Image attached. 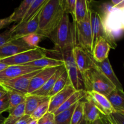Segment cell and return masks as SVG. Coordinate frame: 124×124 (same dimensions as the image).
<instances>
[{"label":"cell","instance_id":"1","mask_svg":"<svg viewBox=\"0 0 124 124\" xmlns=\"http://www.w3.org/2000/svg\"><path fill=\"white\" fill-rule=\"evenodd\" d=\"M64 13V0H47L40 11L38 33L44 38L49 37Z\"/></svg>","mask_w":124,"mask_h":124},{"label":"cell","instance_id":"2","mask_svg":"<svg viewBox=\"0 0 124 124\" xmlns=\"http://www.w3.org/2000/svg\"><path fill=\"white\" fill-rule=\"evenodd\" d=\"M48 38L53 41L57 51L70 50L76 47L75 24L71 23L68 13H64L59 24Z\"/></svg>","mask_w":124,"mask_h":124},{"label":"cell","instance_id":"3","mask_svg":"<svg viewBox=\"0 0 124 124\" xmlns=\"http://www.w3.org/2000/svg\"><path fill=\"white\" fill-rule=\"evenodd\" d=\"M102 24L107 35L110 39L113 48L117 46L116 40L122 37V29L121 18V9L115 8L110 2L102 5Z\"/></svg>","mask_w":124,"mask_h":124},{"label":"cell","instance_id":"4","mask_svg":"<svg viewBox=\"0 0 124 124\" xmlns=\"http://www.w3.org/2000/svg\"><path fill=\"white\" fill-rule=\"evenodd\" d=\"M84 90L95 92L107 97L116 89L114 85L104 76L95 65L82 73Z\"/></svg>","mask_w":124,"mask_h":124},{"label":"cell","instance_id":"5","mask_svg":"<svg viewBox=\"0 0 124 124\" xmlns=\"http://www.w3.org/2000/svg\"><path fill=\"white\" fill-rule=\"evenodd\" d=\"M73 50V49H72ZM72 50L65 51L56 50L61 56V60L64 62V65L69 76L70 83L76 90H84L82 74L79 70L74 59Z\"/></svg>","mask_w":124,"mask_h":124},{"label":"cell","instance_id":"6","mask_svg":"<svg viewBox=\"0 0 124 124\" xmlns=\"http://www.w3.org/2000/svg\"><path fill=\"white\" fill-rule=\"evenodd\" d=\"M74 24L76 32V46L92 54L93 34L90 12L84 21L79 23H74Z\"/></svg>","mask_w":124,"mask_h":124},{"label":"cell","instance_id":"7","mask_svg":"<svg viewBox=\"0 0 124 124\" xmlns=\"http://www.w3.org/2000/svg\"><path fill=\"white\" fill-rule=\"evenodd\" d=\"M41 70L29 73L5 82H0V88L7 92H14L27 95L31 80Z\"/></svg>","mask_w":124,"mask_h":124},{"label":"cell","instance_id":"8","mask_svg":"<svg viewBox=\"0 0 124 124\" xmlns=\"http://www.w3.org/2000/svg\"><path fill=\"white\" fill-rule=\"evenodd\" d=\"M46 56L43 50L39 47H38L34 49L18 53L11 57L2 59L0 61L6 64L8 66L25 65L35 60L41 59Z\"/></svg>","mask_w":124,"mask_h":124},{"label":"cell","instance_id":"9","mask_svg":"<svg viewBox=\"0 0 124 124\" xmlns=\"http://www.w3.org/2000/svg\"><path fill=\"white\" fill-rule=\"evenodd\" d=\"M84 99L93 104L104 116H109L115 112L113 107L106 96L95 92H86Z\"/></svg>","mask_w":124,"mask_h":124},{"label":"cell","instance_id":"10","mask_svg":"<svg viewBox=\"0 0 124 124\" xmlns=\"http://www.w3.org/2000/svg\"><path fill=\"white\" fill-rule=\"evenodd\" d=\"M41 10L27 22L24 24H17L13 25L10 28L14 39L21 38L23 36L29 34L38 33L39 29V18Z\"/></svg>","mask_w":124,"mask_h":124},{"label":"cell","instance_id":"11","mask_svg":"<svg viewBox=\"0 0 124 124\" xmlns=\"http://www.w3.org/2000/svg\"><path fill=\"white\" fill-rule=\"evenodd\" d=\"M90 22L91 25H92V34H93V48L98 39L99 38H103L110 44L111 48H113V46L110 39L107 35L105 29H104L101 15L98 12L92 9L91 7L90 10Z\"/></svg>","mask_w":124,"mask_h":124},{"label":"cell","instance_id":"12","mask_svg":"<svg viewBox=\"0 0 124 124\" xmlns=\"http://www.w3.org/2000/svg\"><path fill=\"white\" fill-rule=\"evenodd\" d=\"M31 49L34 48L27 46L21 38L13 39L0 47V58L4 59Z\"/></svg>","mask_w":124,"mask_h":124},{"label":"cell","instance_id":"13","mask_svg":"<svg viewBox=\"0 0 124 124\" xmlns=\"http://www.w3.org/2000/svg\"><path fill=\"white\" fill-rule=\"evenodd\" d=\"M41 70L29 65H9L0 72V82L16 78L22 75Z\"/></svg>","mask_w":124,"mask_h":124},{"label":"cell","instance_id":"14","mask_svg":"<svg viewBox=\"0 0 124 124\" xmlns=\"http://www.w3.org/2000/svg\"><path fill=\"white\" fill-rule=\"evenodd\" d=\"M74 59L81 74L94 65V59L91 53L78 46L72 50Z\"/></svg>","mask_w":124,"mask_h":124},{"label":"cell","instance_id":"15","mask_svg":"<svg viewBox=\"0 0 124 124\" xmlns=\"http://www.w3.org/2000/svg\"><path fill=\"white\" fill-rule=\"evenodd\" d=\"M58 68L59 67L47 68V69H42L39 71L31 80L28 88L27 94H31L42 87L45 84V83L50 78L51 76L56 71Z\"/></svg>","mask_w":124,"mask_h":124},{"label":"cell","instance_id":"16","mask_svg":"<svg viewBox=\"0 0 124 124\" xmlns=\"http://www.w3.org/2000/svg\"><path fill=\"white\" fill-rule=\"evenodd\" d=\"M76 90L75 89L71 84L69 81L65 88L62 90L61 92L56 94L52 98H50V104L48 112L54 113L57 109L61 105H62L65 101L72 95L75 92Z\"/></svg>","mask_w":124,"mask_h":124},{"label":"cell","instance_id":"17","mask_svg":"<svg viewBox=\"0 0 124 124\" xmlns=\"http://www.w3.org/2000/svg\"><path fill=\"white\" fill-rule=\"evenodd\" d=\"M94 65L104 74V76L114 85L116 89L124 90L123 86L116 76L115 73L114 72L108 58H107L106 59L100 62H98L94 60Z\"/></svg>","mask_w":124,"mask_h":124},{"label":"cell","instance_id":"18","mask_svg":"<svg viewBox=\"0 0 124 124\" xmlns=\"http://www.w3.org/2000/svg\"><path fill=\"white\" fill-rule=\"evenodd\" d=\"M111 46L107 40L103 38H99L93 46L92 55L95 61L100 62L108 58L109 52Z\"/></svg>","mask_w":124,"mask_h":124},{"label":"cell","instance_id":"19","mask_svg":"<svg viewBox=\"0 0 124 124\" xmlns=\"http://www.w3.org/2000/svg\"><path fill=\"white\" fill-rule=\"evenodd\" d=\"M65 69L64 65H62V66L59 67L58 70H56L55 73L52 75L50 77V78L45 83V84L42 86V87L39 88V90H36V92H33V93H31L30 94H33V95L36 96H44V97H48V94L52 90L53 88V86H54V83L58 78L61 76L62 73L65 71Z\"/></svg>","mask_w":124,"mask_h":124},{"label":"cell","instance_id":"20","mask_svg":"<svg viewBox=\"0 0 124 124\" xmlns=\"http://www.w3.org/2000/svg\"><path fill=\"white\" fill-rule=\"evenodd\" d=\"M90 1L86 0H76L75 13L73 16L74 23H79L85 20L89 14Z\"/></svg>","mask_w":124,"mask_h":124},{"label":"cell","instance_id":"21","mask_svg":"<svg viewBox=\"0 0 124 124\" xmlns=\"http://www.w3.org/2000/svg\"><path fill=\"white\" fill-rule=\"evenodd\" d=\"M64 65V62L62 60L57 58H50V57L44 56L41 59H37L34 61L29 62L25 64V65H29L31 67L38 68L40 69H47V68L58 67Z\"/></svg>","mask_w":124,"mask_h":124},{"label":"cell","instance_id":"22","mask_svg":"<svg viewBox=\"0 0 124 124\" xmlns=\"http://www.w3.org/2000/svg\"><path fill=\"white\" fill-rule=\"evenodd\" d=\"M84 119L88 123L92 124L96 121L101 119V113L93 104L87 101H83Z\"/></svg>","mask_w":124,"mask_h":124},{"label":"cell","instance_id":"23","mask_svg":"<svg viewBox=\"0 0 124 124\" xmlns=\"http://www.w3.org/2000/svg\"><path fill=\"white\" fill-rule=\"evenodd\" d=\"M48 98H50L33 94H27L25 101V115L31 116L36 108Z\"/></svg>","mask_w":124,"mask_h":124},{"label":"cell","instance_id":"24","mask_svg":"<svg viewBox=\"0 0 124 124\" xmlns=\"http://www.w3.org/2000/svg\"><path fill=\"white\" fill-rule=\"evenodd\" d=\"M86 94V91L84 90H76L73 94L70 96L65 102L61 105L59 108L56 110V111L54 113V115L56 116L58 114L62 112L64 110H66L71 107L73 105L76 104L79 101L82 100L84 98Z\"/></svg>","mask_w":124,"mask_h":124},{"label":"cell","instance_id":"25","mask_svg":"<svg viewBox=\"0 0 124 124\" xmlns=\"http://www.w3.org/2000/svg\"><path fill=\"white\" fill-rule=\"evenodd\" d=\"M107 98L115 111L120 112L124 110V90L115 89L109 94Z\"/></svg>","mask_w":124,"mask_h":124},{"label":"cell","instance_id":"26","mask_svg":"<svg viewBox=\"0 0 124 124\" xmlns=\"http://www.w3.org/2000/svg\"><path fill=\"white\" fill-rule=\"evenodd\" d=\"M9 115L6 117L4 124H15L25 115V102L8 111Z\"/></svg>","mask_w":124,"mask_h":124},{"label":"cell","instance_id":"27","mask_svg":"<svg viewBox=\"0 0 124 124\" xmlns=\"http://www.w3.org/2000/svg\"><path fill=\"white\" fill-rule=\"evenodd\" d=\"M33 0H25L21 2L19 6L15 8L14 12L10 15L13 23H19L25 16L28 8Z\"/></svg>","mask_w":124,"mask_h":124},{"label":"cell","instance_id":"28","mask_svg":"<svg viewBox=\"0 0 124 124\" xmlns=\"http://www.w3.org/2000/svg\"><path fill=\"white\" fill-rule=\"evenodd\" d=\"M47 0H33L28 8L24 18L18 24H24L31 19L45 4Z\"/></svg>","mask_w":124,"mask_h":124},{"label":"cell","instance_id":"29","mask_svg":"<svg viewBox=\"0 0 124 124\" xmlns=\"http://www.w3.org/2000/svg\"><path fill=\"white\" fill-rule=\"evenodd\" d=\"M69 81H69L67 72L65 70V71L61 75V76L58 78L57 81L54 83L53 88L50 91L49 94H48V98H52V96H53L56 94H57L59 92H61L62 90L64 89L65 87V86L69 83Z\"/></svg>","mask_w":124,"mask_h":124},{"label":"cell","instance_id":"30","mask_svg":"<svg viewBox=\"0 0 124 124\" xmlns=\"http://www.w3.org/2000/svg\"><path fill=\"white\" fill-rule=\"evenodd\" d=\"M77 103L73 105V106H71V107L69 108L67 110H64L62 112L56 115V124H71L72 114L73 113L75 107H76Z\"/></svg>","mask_w":124,"mask_h":124},{"label":"cell","instance_id":"31","mask_svg":"<svg viewBox=\"0 0 124 124\" xmlns=\"http://www.w3.org/2000/svg\"><path fill=\"white\" fill-rule=\"evenodd\" d=\"M9 101V110L25 102L26 95L14 92H7Z\"/></svg>","mask_w":124,"mask_h":124},{"label":"cell","instance_id":"32","mask_svg":"<svg viewBox=\"0 0 124 124\" xmlns=\"http://www.w3.org/2000/svg\"><path fill=\"white\" fill-rule=\"evenodd\" d=\"M43 38V36L38 33H34L25 35L21 38V39L29 47L35 48L39 47V43Z\"/></svg>","mask_w":124,"mask_h":124},{"label":"cell","instance_id":"33","mask_svg":"<svg viewBox=\"0 0 124 124\" xmlns=\"http://www.w3.org/2000/svg\"><path fill=\"white\" fill-rule=\"evenodd\" d=\"M50 104V98L47 99L44 102L40 104L38 107L36 108V110L33 111L31 115V117L32 119L37 120L38 121L39 119L43 116H44L47 112H48Z\"/></svg>","mask_w":124,"mask_h":124},{"label":"cell","instance_id":"34","mask_svg":"<svg viewBox=\"0 0 124 124\" xmlns=\"http://www.w3.org/2000/svg\"><path fill=\"white\" fill-rule=\"evenodd\" d=\"M84 119L83 101H80L76 104L71 117V124H79Z\"/></svg>","mask_w":124,"mask_h":124},{"label":"cell","instance_id":"35","mask_svg":"<svg viewBox=\"0 0 124 124\" xmlns=\"http://www.w3.org/2000/svg\"><path fill=\"white\" fill-rule=\"evenodd\" d=\"M13 39H14L13 35L10 28L8 30H6L4 32L0 33V47Z\"/></svg>","mask_w":124,"mask_h":124},{"label":"cell","instance_id":"36","mask_svg":"<svg viewBox=\"0 0 124 124\" xmlns=\"http://www.w3.org/2000/svg\"><path fill=\"white\" fill-rule=\"evenodd\" d=\"M38 124H56L55 116L52 113L47 112L38 121Z\"/></svg>","mask_w":124,"mask_h":124},{"label":"cell","instance_id":"37","mask_svg":"<svg viewBox=\"0 0 124 124\" xmlns=\"http://www.w3.org/2000/svg\"><path fill=\"white\" fill-rule=\"evenodd\" d=\"M76 0H64V9L65 12L71 14L73 16L75 13Z\"/></svg>","mask_w":124,"mask_h":124},{"label":"cell","instance_id":"38","mask_svg":"<svg viewBox=\"0 0 124 124\" xmlns=\"http://www.w3.org/2000/svg\"><path fill=\"white\" fill-rule=\"evenodd\" d=\"M9 111V101L7 94L0 99V115L5 111Z\"/></svg>","mask_w":124,"mask_h":124},{"label":"cell","instance_id":"39","mask_svg":"<svg viewBox=\"0 0 124 124\" xmlns=\"http://www.w3.org/2000/svg\"><path fill=\"white\" fill-rule=\"evenodd\" d=\"M109 116L115 124H124V114L115 111Z\"/></svg>","mask_w":124,"mask_h":124},{"label":"cell","instance_id":"40","mask_svg":"<svg viewBox=\"0 0 124 124\" xmlns=\"http://www.w3.org/2000/svg\"><path fill=\"white\" fill-rule=\"evenodd\" d=\"M12 23H13V21L11 19L10 16L8 17H7V18L0 19V29L6 27V26L10 25Z\"/></svg>","mask_w":124,"mask_h":124},{"label":"cell","instance_id":"41","mask_svg":"<svg viewBox=\"0 0 124 124\" xmlns=\"http://www.w3.org/2000/svg\"><path fill=\"white\" fill-rule=\"evenodd\" d=\"M32 120L31 116L25 115L21 119H19L15 124H29Z\"/></svg>","mask_w":124,"mask_h":124},{"label":"cell","instance_id":"42","mask_svg":"<svg viewBox=\"0 0 124 124\" xmlns=\"http://www.w3.org/2000/svg\"><path fill=\"white\" fill-rule=\"evenodd\" d=\"M101 121L102 124H115L110 116H104L102 115L101 117Z\"/></svg>","mask_w":124,"mask_h":124},{"label":"cell","instance_id":"43","mask_svg":"<svg viewBox=\"0 0 124 124\" xmlns=\"http://www.w3.org/2000/svg\"><path fill=\"white\" fill-rule=\"evenodd\" d=\"M120 9H121V24H122V29L124 31V8H120Z\"/></svg>","mask_w":124,"mask_h":124},{"label":"cell","instance_id":"44","mask_svg":"<svg viewBox=\"0 0 124 124\" xmlns=\"http://www.w3.org/2000/svg\"><path fill=\"white\" fill-rule=\"evenodd\" d=\"M7 67H8V65H6L4 63L0 61V72H1V71H2L3 70H4V69H6V68H7Z\"/></svg>","mask_w":124,"mask_h":124},{"label":"cell","instance_id":"45","mask_svg":"<svg viewBox=\"0 0 124 124\" xmlns=\"http://www.w3.org/2000/svg\"><path fill=\"white\" fill-rule=\"evenodd\" d=\"M6 94H7V92L5 91L4 90L2 89L1 88H0V99L4 96Z\"/></svg>","mask_w":124,"mask_h":124},{"label":"cell","instance_id":"46","mask_svg":"<svg viewBox=\"0 0 124 124\" xmlns=\"http://www.w3.org/2000/svg\"><path fill=\"white\" fill-rule=\"evenodd\" d=\"M5 120H6V117H4L2 114H1L0 115V124H4Z\"/></svg>","mask_w":124,"mask_h":124},{"label":"cell","instance_id":"47","mask_svg":"<svg viewBox=\"0 0 124 124\" xmlns=\"http://www.w3.org/2000/svg\"><path fill=\"white\" fill-rule=\"evenodd\" d=\"M91 124H102V122L101 119H100L97 120V121H96L95 122H94L93 123H92Z\"/></svg>","mask_w":124,"mask_h":124},{"label":"cell","instance_id":"48","mask_svg":"<svg viewBox=\"0 0 124 124\" xmlns=\"http://www.w3.org/2000/svg\"><path fill=\"white\" fill-rule=\"evenodd\" d=\"M29 124H38V121L37 120L32 119Z\"/></svg>","mask_w":124,"mask_h":124},{"label":"cell","instance_id":"49","mask_svg":"<svg viewBox=\"0 0 124 124\" xmlns=\"http://www.w3.org/2000/svg\"><path fill=\"white\" fill-rule=\"evenodd\" d=\"M88 124V122H87V121H86L84 119H83L81 121V122H80V123L79 124Z\"/></svg>","mask_w":124,"mask_h":124},{"label":"cell","instance_id":"50","mask_svg":"<svg viewBox=\"0 0 124 124\" xmlns=\"http://www.w3.org/2000/svg\"><path fill=\"white\" fill-rule=\"evenodd\" d=\"M120 113H123V114H124V110H122V111H120Z\"/></svg>","mask_w":124,"mask_h":124},{"label":"cell","instance_id":"51","mask_svg":"<svg viewBox=\"0 0 124 124\" xmlns=\"http://www.w3.org/2000/svg\"><path fill=\"white\" fill-rule=\"evenodd\" d=\"M87 124H90V123H88Z\"/></svg>","mask_w":124,"mask_h":124},{"label":"cell","instance_id":"52","mask_svg":"<svg viewBox=\"0 0 124 124\" xmlns=\"http://www.w3.org/2000/svg\"><path fill=\"white\" fill-rule=\"evenodd\" d=\"M1 58H0V60H1Z\"/></svg>","mask_w":124,"mask_h":124}]
</instances>
